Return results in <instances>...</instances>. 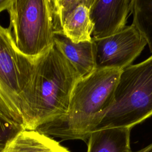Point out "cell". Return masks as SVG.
<instances>
[{
    "label": "cell",
    "instance_id": "obj_1",
    "mask_svg": "<svg viewBox=\"0 0 152 152\" xmlns=\"http://www.w3.org/2000/svg\"><path fill=\"white\" fill-rule=\"evenodd\" d=\"M81 77L73 65L54 46L38 58L23 102L24 129L36 130L65 115Z\"/></svg>",
    "mask_w": 152,
    "mask_h": 152
},
{
    "label": "cell",
    "instance_id": "obj_2",
    "mask_svg": "<svg viewBox=\"0 0 152 152\" xmlns=\"http://www.w3.org/2000/svg\"><path fill=\"white\" fill-rule=\"evenodd\" d=\"M121 72L97 68L81 79L74 88L67 112L36 130L62 140L87 142L113 103Z\"/></svg>",
    "mask_w": 152,
    "mask_h": 152
},
{
    "label": "cell",
    "instance_id": "obj_3",
    "mask_svg": "<svg viewBox=\"0 0 152 152\" xmlns=\"http://www.w3.org/2000/svg\"><path fill=\"white\" fill-rule=\"evenodd\" d=\"M151 116L152 55L121 71L113 103L95 131L117 127L131 129Z\"/></svg>",
    "mask_w": 152,
    "mask_h": 152
},
{
    "label": "cell",
    "instance_id": "obj_4",
    "mask_svg": "<svg viewBox=\"0 0 152 152\" xmlns=\"http://www.w3.org/2000/svg\"><path fill=\"white\" fill-rule=\"evenodd\" d=\"M17 49L34 62L55 45L51 0H11L7 10Z\"/></svg>",
    "mask_w": 152,
    "mask_h": 152
},
{
    "label": "cell",
    "instance_id": "obj_5",
    "mask_svg": "<svg viewBox=\"0 0 152 152\" xmlns=\"http://www.w3.org/2000/svg\"><path fill=\"white\" fill-rule=\"evenodd\" d=\"M33 65L34 62L17 49L11 28L0 24V110L23 126L24 97Z\"/></svg>",
    "mask_w": 152,
    "mask_h": 152
},
{
    "label": "cell",
    "instance_id": "obj_6",
    "mask_svg": "<svg viewBox=\"0 0 152 152\" xmlns=\"http://www.w3.org/2000/svg\"><path fill=\"white\" fill-rule=\"evenodd\" d=\"M93 40L97 68L119 71L131 65L147 45L145 39L132 24L110 37Z\"/></svg>",
    "mask_w": 152,
    "mask_h": 152
},
{
    "label": "cell",
    "instance_id": "obj_7",
    "mask_svg": "<svg viewBox=\"0 0 152 152\" xmlns=\"http://www.w3.org/2000/svg\"><path fill=\"white\" fill-rule=\"evenodd\" d=\"M55 34L74 42L92 40L90 12L94 0H51Z\"/></svg>",
    "mask_w": 152,
    "mask_h": 152
},
{
    "label": "cell",
    "instance_id": "obj_8",
    "mask_svg": "<svg viewBox=\"0 0 152 152\" xmlns=\"http://www.w3.org/2000/svg\"><path fill=\"white\" fill-rule=\"evenodd\" d=\"M131 0H94L90 12L91 37L99 40L114 35L126 27Z\"/></svg>",
    "mask_w": 152,
    "mask_h": 152
},
{
    "label": "cell",
    "instance_id": "obj_9",
    "mask_svg": "<svg viewBox=\"0 0 152 152\" xmlns=\"http://www.w3.org/2000/svg\"><path fill=\"white\" fill-rule=\"evenodd\" d=\"M54 43L73 65L81 79L88 77L97 69L96 45L93 39L90 41L76 43L64 36L55 34Z\"/></svg>",
    "mask_w": 152,
    "mask_h": 152
},
{
    "label": "cell",
    "instance_id": "obj_10",
    "mask_svg": "<svg viewBox=\"0 0 152 152\" xmlns=\"http://www.w3.org/2000/svg\"><path fill=\"white\" fill-rule=\"evenodd\" d=\"M131 128H110L93 132L87 140V152H132L130 145ZM152 143L135 152H149Z\"/></svg>",
    "mask_w": 152,
    "mask_h": 152
},
{
    "label": "cell",
    "instance_id": "obj_11",
    "mask_svg": "<svg viewBox=\"0 0 152 152\" xmlns=\"http://www.w3.org/2000/svg\"><path fill=\"white\" fill-rule=\"evenodd\" d=\"M1 152H70L52 137L37 130L23 129L11 139Z\"/></svg>",
    "mask_w": 152,
    "mask_h": 152
},
{
    "label": "cell",
    "instance_id": "obj_12",
    "mask_svg": "<svg viewBox=\"0 0 152 152\" xmlns=\"http://www.w3.org/2000/svg\"><path fill=\"white\" fill-rule=\"evenodd\" d=\"M134 24L147 42L152 53V1L131 0Z\"/></svg>",
    "mask_w": 152,
    "mask_h": 152
},
{
    "label": "cell",
    "instance_id": "obj_13",
    "mask_svg": "<svg viewBox=\"0 0 152 152\" xmlns=\"http://www.w3.org/2000/svg\"><path fill=\"white\" fill-rule=\"evenodd\" d=\"M23 129L22 125L0 110V152L11 139Z\"/></svg>",
    "mask_w": 152,
    "mask_h": 152
},
{
    "label": "cell",
    "instance_id": "obj_14",
    "mask_svg": "<svg viewBox=\"0 0 152 152\" xmlns=\"http://www.w3.org/2000/svg\"><path fill=\"white\" fill-rule=\"evenodd\" d=\"M11 1V0H0V13L8 9Z\"/></svg>",
    "mask_w": 152,
    "mask_h": 152
},
{
    "label": "cell",
    "instance_id": "obj_15",
    "mask_svg": "<svg viewBox=\"0 0 152 152\" xmlns=\"http://www.w3.org/2000/svg\"><path fill=\"white\" fill-rule=\"evenodd\" d=\"M149 152H152V149H151V150H150Z\"/></svg>",
    "mask_w": 152,
    "mask_h": 152
}]
</instances>
